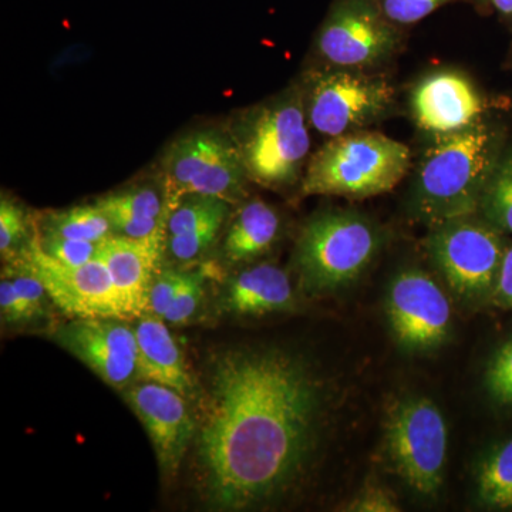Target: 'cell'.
<instances>
[{"label":"cell","instance_id":"obj_1","mask_svg":"<svg viewBox=\"0 0 512 512\" xmlns=\"http://www.w3.org/2000/svg\"><path fill=\"white\" fill-rule=\"evenodd\" d=\"M328 387L289 350L214 357L195 431V476L208 507L244 511L289 493L311 467L328 416Z\"/></svg>","mask_w":512,"mask_h":512},{"label":"cell","instance_id":"obj_2","mask_svg":"<svg viewBox=\"0 0 512 512\" xmlns=\"http://www.w3.org/2000/svg\"><path fill=\"white\" fill-rule=\"evenodd\" d=\"M505 147L503 130L484 120L460 133L433 137L414 175L410 195L414 218L430 229L477 215Z\"/></svg>","mask_w":512,"mask_h":512},{"label":"cell","instance_id":"obj_3","mask_svg":"<svg viewBox=\"0 0 512 512\" xmlns=\"http://www.w3.org/2000/svg\"><path fill=\"white\" fill-rule=\"evenodd\" d=\"M301 86L245 110L232 121L229 134L237 144L249 180L271 190L291 187L301 178L311 153V136Z\"/></svg>","mask_w":512,"mask_h":512},{"label":"cell","instance_id":"obj_4","mask_svg":"<svg viewBox=\"0 0 512 512\" xmlns=\"http://www.w3.org/2000/svg\"><path fill=\"white\" fill-rule=\"evenodd\" d=\"M406 144L376 131L332 137L309 158L301 195H335L365 200L392 191L409 173Z\"/></svg>","mask_w":512,"mask_h":512},{"label":"cell","instance_id":"obj_5","mask_svg":"<svg viewBox=\"0 0 512 512\" xmlns=\"http://www.w3.org/2000/svg\"><path fill=\"white\" fill-rule=\"evenodd\" d=\"M383 231L360 212L329 210L306 222L296 242L293 265L299 288L309 296L348 288L383 247Z\"/></svg>","mask_w":512,"mask_h":512},{"label":"cell","instance_id":"obj_6","mask_svg":"<svg viewBox=\"0 0 512 512\" xmlns=\"http://www.w3.org/2000/svg\"><path fill=\"white\" fill-rule=\"evenodd\" d=\"M161 171L167 215L187 195L235 204L245 197L251 181L231 134L217 128L192 131L175 140L165 150Z\"/></svg>","mask_w":512,"mask_h":512},{"label":"cell","instance_id":"obj_7","mask_svg":"<svg viewBox=\"0 0 512 512\" xmlns=\"http://www.w3.org/2000/svg\"><path fill=\"white\" fill-rule=\"evenodd\" d=\"M507 245L505 234L478 214L436 225L424 239L448 288L473 306L491 303Z\"/></svg>","mask_w":512,"mask_h":512},{"label":"cell","instance_id":"obj_8","mask_svg":"<svg viewBox=\"0 0 512 512\" xmlns=\"http://www.w3.org/2000/svg\"><path fill=\"white\" fill-rule=\"evenodd\" d=\"M302 92L309 126L329 138L382 120L393 109L396 96L386 77L330 64L312 70Z\"/></svg>","mask_w":512,"mask_h":512},{"label":"cell","instance_id":"obj_9","mask_svg":"<svg viewBox=\"0 0 512 512\" xmlns=\"http://www.w3.org/2000/svg\"><path fill=\"white\" fill-rule=\"evenodd\" d=\"M447 424L426 397L399 400L387 413L384 447L394 471L423 497H436L444 483Z\"/></svg>","mask_w":512,"mask_h":512},{"label":"cell","instance_id":"obj_10","mask_svg":"<svg viewBox=\"0 0 512 512\" xmlns=\"http://www.w3.org/2000/svg\"><path fill=\"white\" fill-rule=\"evenodd\" d=\"M400 39L379 0H336L320 26L316 50L330 66L366 70L392 59Z\"/></svg>","mask_w":512,"mask_h":512},{"label":"cell","instance_id":"obj_11","mask_svg":"<svg viewBox=\"0 0 512 512\" xmlns=\"http://www.w3.org/2000/svg\"><path fill=\"white\" fill-rule=\"evenodd\" d=\"M12 268L36 276L57 308L73 318L127 320L109 268L97 256L80 266L64 265L47 255L36 237L13 259Z\"/></svg>","mask_w":512,"mask_h":512},{"label":"cell","instance_id":"obj_12","mask_svg":"<svg viewBox=\"0 0 512 512\" xmlns=\"http://www.w3.org/2000/svg\"><path fill=\"white\" fill-rule=\"evenodd\" d=\"M394 339L407 352H430L450 336L453 309L446 292L421 269L394 276L386 298Z\"/></svg>","mask_w":512,"mask_h":512},{"label":"cell","instance_id":"obj_13","mask_svg":"<svg viewBox=\"0 0 512 512\" xmlns=\"http://www.w3.org/2000/svg\"><path fill=\"white\" fill-rule=\"evenodd\" d=\"M128 320L74 318L52 333L60 348L116 390L130 386L137 375V340Z\"/></svg>","mask_w":512,"mask_h":512},{"label":"cell","instance_id":"obj_14","mask_svg":"<svg viewBox=\"0 0 512 512\" xmlns=\"http://www.w3.org/2000/svg\"><path fill=\"white\" fill-rule=\"evenodd\" d=\"M123 396L150 437L161 476L173 480L197 431L187 400L177 390L153 382L127 386Z\"/></svg>","mask_w":512,"mask_h":512},{"label":"cell","instance_id":"obj_15","mask_svg":"<svg viewBox=\"0 0 512 512\" xmlns=\"http://www.w3.org/2000/svg\"><path fill=\"white\" fill-rule=\"evenodd\" d=\"M413 119L433 137L460 133L483 121L484 101L464 74L444 70L417 83L410 99Z\"/></svg>","mask_w":512,"mask_h":512},{"label":"cell","instance_id":"obj_16","mask_svg":"<svg viewBox=\"0 0 512 512\" xmlns=\"http://www.w3.org/2000/svg\"><path fill=\"white\" fill-rule=\"evenodd\" d=\"M165 252V234L134 239L111 235L100 244L99 258L109 268L127 320L148 313L154 272Z\"/></svg>","mask_w":512,"mask_h":512},{"label":"cell","instance_id":"obj_17","mask_svg":"<svg viewBox=\"0 0 512 512\" xmlns=\"http://www.w3.org/2000/svg\"><path fill=\"white\" fill-rule=\"evenodd\" d=\"M134 333L137 340V376L144 382L171 387L184 397L192 396L194 380L164 319L144 313L137 318Z\"/></svg>","mask_w":512,"mask_h":512},{"label":"cell","instance_id":"obj_18","mask_svg":"<svg viewBox=\"0 0 512 512\" xmlns=\"http://www.w3.org/2000/svg\"><path fill=\"white\" fill-rule=\"evenodd\" d=\"M295 293L288 274L279 266L258 264L229 281L224 306L232 315L261 316L295 308Z\"/></svg>","mask_w":512,"mask_h":512},{"label":"cell","instance_id":"obj_19","mask_svg":"<svg viewBox=\"0 0 512 512\" xmlns=\"http://www.w3.org/2000/svg\"><path fill=\"white\" fill-rule=\"evenodd\" d=\"M96 205L109 218L114 234L134 239L165 234L164 187L160 190L153 185H137L99 198Z\"/></svg>","mask_w":512,"mask_h":512},{"label":"cell","instance_id":"obj_20","mask_svg":"<svg viewBox=\"0 0 512 512\" xmlns=\"http://www.w3.org/2000/svg\"><path fill=\"white\" fill-rule=\"evenodd\" d=\"M282 220L274 207L254 198L241 205L224 239L231 264H251L268 254L281 235Z\"/></svg>","mask_w":512,"mask_h":512},{"label":"cell","instance_id":"obj_21","mask_svg":"<svg viewBox=\"0 0 512 512\" xmlns=\"http://www.w3.org/2000/svg\"><path fill=\"white\" fill-rule=\"evenodd\" d=\"M477 498L490 510H512V439L488 451L476 476Z\"/></svg>","mask_w":512,"mask_h":512},{"label":"cell","instance_id":"obj_22","mask_svg":"<svg viewBox=\"0 0 512 512\" xmlns=\"http://www.w3.org/2000/svg\"><path fill=\"white\" fill-rule=\"evenodd\" d=\"M42 234L77 241L103 242L114 234V229L109 218L94 204L50 212L43 220Z\"/></svg>","mask_w":512,"mask_h":512},{"label":"cell","instance_id":"obj_23","mask_svg":"<svg viewBox=\"0 0 512 512\" xmlns=\"http://www.w3.org/2000/svg\"><path fill=\"white\" fill-rule=\"evenodd\" d=\"M478 215L503 234L512 235V147H505L485 187Z\"/></svg>","mask_w":512,"mask_h":512},{"label":"cell","instance_id":"obj_24","mask_svg":"<svg viewBox=\"0 0 512 512\" xmlns=\"http://www.w3.org/2000/svg\"><path fill=\"white\" fill-rule=\"evenodd\" d=\"M36 234L32 238L29 237V218L18 202L12 198L2 194L0 201V252L3 258H18L30 242L35 239Z\"/></svg>","mask_w":512,"mask_h":512},{"label":"cell","instance_id":"obj_25","mask_svg":"<svg viewBox=\"0 0 512 512\" xmlns=\"http://www.w3.org/2000/svg\"><path fill=\"white\" fill-rule=\"evenodd\" d=\"M224 218L214 220L201 227L192 229L181 235L165 237V248L168 254L175 261L190 262L204 255L217 241L222 225L225 224Z\"/></svg>","mask_w":512,"mask_h":512},{"label":"cell","instance_id":"obj_26","mask_svg":"<svg viewBox=\"0 0 512 512\" xmlns=\"http://www.w3.org/2000/svg\"><path fill=\"white\" fill-rule=\"evenodd\" d=\"M484 386L498 406L512 409V339L491 356L485 369Z\"/></svg>","mask_w":512,"mask_h":512},{"label":"cell","instance_id":"obj_27","mask_svg":"<svg viewBox=\"0 0 512 512\" xmlns=\"http://www.w3.org/2000/svg\"><path fill=\"white\" fill-rule=\"evenodd\" d=\"M37 241L47 255L55 258L64 265L80 266L93 261L99 255L101 242L77 241L55 237V235H43L37 232Z\"/></svg>","mask_w":512,"mask_h":512},{"label":"cell","instance_id":"obj_28","mask_svg":"<svg viewBox=\"0 0 512 512\" xmlns=\"http://www.w3.org/2000/svg\"><path fill=\"white\" fill-rule=\"evenodd\" d=\"M204 279L205 276L200 271L187 272L184 285L175 296L171 308L165 313L164 320L175 325H184L195 315L204 295Z\"/></svg>","mask_w":512,"mask_h":512},{"label":"cell","instance_id":"obj_29","mask_svg":"<svg viewBox=\"0 0 512 512\" xmlns=\"http://www.w3.org/2000/svg\"><path fill=\"white\" fill-rule=\"evenodd\" d=\"M384 15L396 25H413L456 0H379Z\"/></svg>","mask_w":512,"mask_h":512},{"label":"cell","instance_id":"obj_30","mask_svg":"<svg viewBox=\"0 0 512 512\" xmlns=\"http://www.w3.org/2000/svg\"><path fill=\"white\" fill-rule=\"evenodd\" d=\"M187 272L180 271H164L154 278L150 291V308L148 312L161 316L164 319L165 313L173 305L175 296L180 292L181 286L184 285Z\"/></svg>","mask_w":512,"mask_h":512},{"label":"cell","instance_id":"obj_31","mask_svg":"<svg viewBox=\"0 0 512 512\" xmlns=\"http://www.w3.org/2000/svg\"><path fill=\"white\" fill-rule=\"evenodd\" d=\"M8 276L12 279L23 301L28 305L32 318H40V316L45 315L49 293H47L42 282L29 272L20 271L16 268H9Z\"/></svg>","mask_w":512,"mask_h":512},{"label":"cell","instance_id":"obj_32","mask_svg":"<svg viewBox=\"0 0 512 512\" xmlns=\"http://www.w3.org/2000/svg\"><path fill=\"white\" fill-rule=\"evenodd\" d=\"M348 511L397 512L402 511V508L389 490L379 484H369L350 501Z\"/></svg>","mask_w":512,"mask_h":512},{"label":"cell","instance_id":"obj_33","mask_svg":"<svg viewBox=\"0 0 512 512\" xmlns=\"http://www.w3.org/2000/svg\"><path fill=\"white\" fill-rule=\"evenodd\" d=\"M0 313L3 323H20L33 319L28 305L8 275L3 276L0 282Z\"/></svg>","mask_w":512,"mask_h":512},{"label":"cell","instance_id":"obj_34","mask_svg":"<svg viewBox=\"0 0 512 512\" xmlns=\"http://www.w3.org/2000/svg\"><path fill=\"white\" fill-rule=\"evenodd\" d=\"M491 305L512 311V242L505 249L503 264H501L500 274H498L497 282H495Z\"/></svg>","mask_w":512,"mask_h":512},{"label":"cell","instance_id":"obj_35","mask_svg":"<svg viewBox=\"0 0 512 512\" xmlns=\"http://www.w3.org/2000/svg\"><path fill=\"white\" fill-rule=\"evenodd\" d=\"M488 5L493 6L497 12L505 16H512V0H484Z\"/></svg>","mask_w":512,"mask_h":512}]
</instances>
